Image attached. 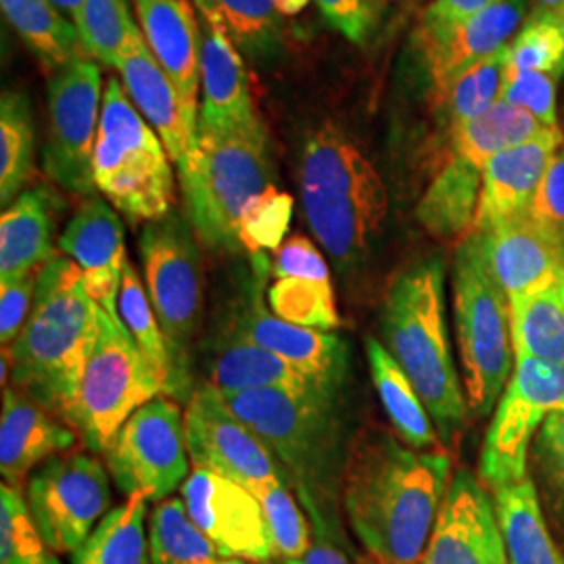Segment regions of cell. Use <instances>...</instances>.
<instances>
[{
  "label": "cell",
  "instance_id": "obj_46",
  "mask_svg": "<svg viewBox=\"0 0 564 564\" xmlns=\"http://www.w3.org/2000/svg\"><path fill=\"white\" fill-rule=\"evenodd\" d=\"M508 72H542L554 78L564 74V28L561 20H527L510 42Z\"/></svg>",
  "mask_w": 564,
  "mask_h": 564
},
{
  "label": "cell",
  "instance_id": "obj_41",
  "mask_svg": "<svg viewBox=\"0 0 564 564\" xmlns=\"http://www.w3.org/2000/svg\"><path fill=\"white\" fill-rule=\"evenodd\" d=\"M508 53L510 44L464 72L458 80L452 82L442 95L433 99L449 130L464 121L479 118L498 101L508 69Z\"/></svg>",
  "mask_w": 564,
  "mask_h": 564
},
{
  "label": "cell",
  "instance_id": "obj_28",
  "mask_svg": "<svg viewBox=\"0 0 564 564\" xmlns=\"http://www.w3.org/2000/svg\"><path fill=\"white\" fill-rule=\"evenodd\" d=\"M481 184L484 170L449 153L416 205L419 223L440 241L466 239L477 220Z\"/></svg>",
  "mask_w": 564,
  "mask_h": 564
},
{
  "label": "cell",
  "instance_id": "obj_62",
  "mask_svg": "<svg viewBox=\"0 0 564 564\" xmlns=\"http://www.w3.org/2000/svg\"><path fill=\"white\" fill-rule=\"evenodd\" d=\"M366 2H368V0H366ZM370 2H372V0H370Z\"/></svg>",
  "mask_w": 564,
  "mask_h": 564
},
{
  "label": "cell",
  "instance_id": "obj_54",
  "mask_svg": "<svg viewBox=\"0 0 564 564\" xmlns=\"http://www.w3.org/2000/svg\"><path fill=\"white\" fill-rule=\"evenodd\" d=\"M305 510L310 512V519H312V524H314V538H312V545H310L307 554L303 556L302 561H295V563L354 564L349 561V556L343 552L341 547L335 544V540L328 535L326 517H324L323 512L316 506H305Z\"/></svg>",
  "mask_w": 564,
  "mask_h": 564
},
{
  "label": "cell",
  "instance_id": "obj_49",
  "mask_svg": "<svg viewBox=\"0 0 564 564\" xmlns=\"http://www.w3.org/2000/svg\"><path fill=\"white\" fill-rule=\"evenodd\" d=\"M529 218L564 256V141L533 197Z\"/></svg>",
  "mask_w": 564,
  "mask_h": 564
},
{
  "label": "cell",
  "instance_id": "obj_13",
  "mask_svg": "<svg viewBox=\"0 0 564 564\" xmlns=\"http://www.w3.org/2000/svg\"><path fill=\"white\" fill-rule=\"evenodd\" d=\"M107 468L126 498L163 502L188 477V449L178 402L155 398L139 408L105 452Z\"/></svg>",
  "mask_w": 564,
  "mask_h": 564
},
{
  "label": "cell",
  "instance_id": "obj_10",
  "mask_svg": "<svg viewBox=\"0 0 564 564\" xmlns=\"http://www.w3.org/2000/svg\"><path fill=\"white\" fill-rule=\"evenodd\" d=\"M160 393V377L121 318L99 307L97 339L63 423L78 433L88 449L105 454L126 421Z\"/></svg>",
  "mask_w": 564,
  "mask_h": 564
},
{
  "label": "cell",
  "instance_id": "obj_18",
  "mask_svg": "<svg viewBox=\"0 0 564 564\" xmlns=\"http://www.w3.org/2000/svg\"><path fill=\"white\" fill-rule=\"evenodd\" d=\"M419 564H510L496 502L468 470L452 477Z\"/></svg>",
  "mask_w": 564,
  "mask_h": 564
},
{
  "label": "cell",
  "instance_id": "obj_40",
  "mask_svg": "<svg viewBox=\"0 0 564 564\" xmlns=\"http://www.w3.org/2000/svg\"><path fill=\"white\" fill-rule=\"evenodd\" d=\"M118 312H120L121 323L139 345L142 356L147 358V362L151 364V368L160 377L163 393L170 398L172 387H174L172 356H170L167 343L163 337L162 326L158 323V316L153 312V305L149 302L147 286L141 281L134 263L130 260L123 268Z\"/></svg>",
  "mask_w": 564,
  "mask_h": 564
},
{
  "label": "cell",
  "instance_id": "obj_15",
  "mask_svg": "<svg viewBox=\"0 0 564 564\" xmlns=\"http://www.w3.org/2000/svg\"><path fill=\"white\" fill-rule=\"evenodd\" d=\"M184 435L195 468L223 475L251 494L274 481L293 484L276 456L237 419L223 391L214 384H205L193 393L184 414Z\"/></svg>",
  "mask_w": 564,
  "mask_h": 564
},
{
  "label": "cell",
  "instance_id": "obj_60",
  "mask_svg": "<svg viewBox=\"0 0 564 564\" xmlns=\"http://www.w3.org/2000/svg\"><path fill=\"white\" fill-rule=\"evenodd\" d=\"M558 20H561V23H563V28H564V7H563V11H561V15H558Z\"/></svg>",
  "mask_w": 564,
  "mask_h": 564
},
{
  "label": "cell",
  "instance_id": "obj_53",
  "mask_svg": "<svg viewBox=\"0 0 564 564\" xmlns=\"http://www.w3.org/2000/svg\"><path fill=\"white\" fill-rule=\"evenodd\" d=\"M500 0H435L424 9L416 34H437L468 20Z\"/></svg>",
  "mask_w": 564,
  "mask_h": 564
},
{
  "label": "cell",
  "instance_id": "obj_39",
  "mask_svg": "<svg viewBox=\"0 0 564 564\" xmlns=\"http://www.w3.org/2000/svg\"><path fill=\"white\" fill-rule=\"evenodd\" d=\"M74 21L84 53L116 69L132 44L144 36L128 0H84Z\"/></svg>",
  "mask_w": 564,
  "mask_h": 564
},
{
  "label": "cell",
  "instance_id": "obj_11",
  "mask_svg": "<svg viewBox=\"0 0 564 564\" xmlns=\"http://www.w3.org/2000/svg\"><path fill=\"white\" fill-rule=\"evenodd\" d=\"M552 412H564V364L519 358L481 449L479 475L489 489L529 477L531 444Z\"/></svg>",
  "mask_w": 564,
  "mask_h": 564
},
{
  "label": "cell",
  "instance_id": "obj_36",
  "mask_svg": "<svg viewBox=\"0 0 564 564\" xmlns=\"http://www.w3.org/2000/svg\"><path fill=\"white\" fill-rule=\"evenodd\" d=\"M147 505L144 496H130L126 505L109 510L72 554V564H153L144 533Z\"/></svg>",
  "mask_w": 564,
  "mask_h": 564
},
{
  "label": "cell",
  "instance_id": "obj_14",
  "mask_svg": "<svg viewBox=\"0 0 564 564\" xmlns=\"http://www.w3.org/2000/svg\"><path fill=\"white\" fill-rule=\"evenodd\" d=\"M111 506L101 460L80 452L55 456L28 479V508L55 554H74Z\"/></svg>",
  "mask_w": 564,
  "mask_h": 564
},
{
  "label": "cell",
  "instance_id": "obj_32",
  "mask_svg": "<svg viewBox=\"0 0 564 564\" xmlns=\"http://www.w3.org/2000/svg\"><path fill=\"white\" fill-rule=\"evenodd\" d=\"M550 128L523 109L496 101L475 120L449 130V153L484 170L485 163L506 149L533 141Z\"/></svg>",
  "mask_w": 564,
  "mask_h": 564
},
{
  "label": "cell",
  "instance_id": "obj_17",
  "mask_svg": "<svg viewBox=\"0 0 564 564\" xmlns=\"http://www.w3.org/2000/svg\"><path fill=\"white\" fill-rule=\"evenodd\" d=\"M253 268L258 279L249 284L232 328L300 368L323 395L337 400L347 375V345L335 333L284 323L274 316L263 302L265 258H253Z\"/></svg>",
  "mask_w": 564,
  "mask_h": 564
},
{
  "label": "cell",
  "instance_id": "obj_52",
  "mask_svg": "<svg viewBox=\"0 0 564 564\" xmlns=\"http://www.w3.org/2000/svg\"><path fill=\"white\" fill-rule=\"evenodd\" d=\"M337 32H341L347 41H366L370 25H372V11L366 0H314Z\"/></svg>",
  "mask_w": 564,
  "mask_h": 564
},
{
  "label": "cell",
  "instance_id": "obj_48",
  "mask_svg": "<svg viewBox=\"0 0 564 564\" xmlns=\"http://www.w3.org/2000/svg\"><path fill=\"white\" fill-rule=\"evenodd\" d=\"M498 101L531 113L545 128H558L556 78L542 72H508Z\"/></svg>",
  "mask_w": 564,
  "mask_h": 564
},
{
  "label": "cell",
  "instance_id": "obj_35",
  "mask_svg": "<svg viewBox=\"0 0 564 564\" xmlns=\"http://www.w3.org/2000/svg\"><path fill=\"white\" fill-rule=\"evenodd\" d=\"M203 20L224 34L251 59L276 57L282 48L281 13L274 0H193Z\"/></svg>",
  "mask_w": 564,
  "mask_h": 564
},
{
  "label": "cell",
  "instance_id": "obj_12",
  "mask_svg": "<svg viewBox=\"0 0 564 564\" xmlns=\"http://www.w3.org/2000/svg\"><path fill=\"white\" fill-rule=\"evenodd\" d=\"M101 69L95 61H72L48 82V132L42 149L46 176L72 195L90 197L95 144L102 107Z\"/></svg>",
  "mask_w": 564,
  "mask_h": 564
},
{
  "label": "cell",
  "instance_id": "obj_45",
  "mask_svg": "<svg viewBox=\"0 0 564 564\" xmlns=\"http://www.w3.org/2000/svg\"><path fill=\"white\" fill-rule=\"evenodd\" d=\"M293 216V197L274 184L245 207L239 220V241L251 258L279 251Z\"/></svg>",
  "mask_w": 564,
  "mask_h": 564
},
{
  "label": "cell",
  "instance_id": "obj_42",
  "mask_svg": "<svg viewBox=\"0 0 564 564\" xmlns=\"http://www.w3.org/2000/svg\"><path fill=\"white\" fill-rule=\"evenodd\" d=\"M268 307L284 323L305 328L330 333L341 326L330 282L303 279L274 281L268 289Z\"/></svg>",
  "mask_w": 564,
  "mask_h": 564
},
{
  "label": "cell",
  "instance_id": "obj_59",
  "mask_svg": "<svg viewBox=\"0 0 564 564\" xmlns=\"http://www.w3.org/2000/svg\"><path fill=\"white\" fill-rule=\"evenodd\" d=\"M249 564V563H247ZM268 564H297L295 561H281V563H268Z\"/></svg>",
  "mask_w": 564,
  "mask_h": 564
},
{
  "label": "cell",
  "instance_id": "obj_58",
  "mask_svg": "<svg viewBox=\"0 0 564 564\" xmlns=\"http://www.w3.org/2000/svg\"><path fill=\"white\" fill-rule=\"evenodd\" d=\"M358 564H393V563H384L381 558H377V556H372V554H366V556H358Z\"/></svg>",
  "mask_w": 564,
  "mask_h": 564
},
{
  "label": "cell",
  "instance_id": "obj_38",
  "mask_svg": "<svg viewBox=\"0 0 564 564\" xmlns=\"http://www.w3.org/2000/svg\"><path fill=\"white\" fill-rule=\"evenodd\" d=\"M36 128L28 97L4 90L0 101V203L9 207L34 174Z\"/></svg>",
  "mask_w": 564,
  "mask_h": 564
},
{
  "label": "cell",
  "instance_id": "obj_1",
  "mask_svg": "<svg viewBox=\"0 0 564 564\" xmlns=\"http://www.w3.org/2000/svg\"><path fill=\"white\" fill-rule=\"evenodd\" d=\"M449 458L366 429L343 466V508L368 554L419 564L449 489Z\"/></svg>",
  "mask_w": 564,
  "mask_h": 564
},
{
  "label": "cell",
  "instance_id": "obj_9",
  "mask_svg": "<svg viewBox=\"0 0 564 564\" xmlns=\"http://www.w3.org/2000/svg\"><path fill=\"white\" fill-rule=\"evenodd\" d=\"M144 286L167 343L174 387L172 400L193 398V343L203 323V268L197 235L178 214L149 223L139 239Z\"/></svg>",
  "mask_w": 564,
  "mask_h": 564
},
{
  "label": "cell",
  "instance_id": "obj_27",
  "mask_svg": "<svg viewBox=\"0 0 564 564\" xmlns=\"http://www.w3.org/2000/svg\"><path fill=\"white\" fill-rule=\"evenodd\" d=\"M57 197L28 188L0 216V279L41 272L55 256Z\"/></svg>",
  "mask_w": 564,
  "mask_h": 564
},
{
  "label": "cell",
  "instance_id": "obj_31",
  "mask_svg": "<svg viewBox=\"0 0 564 564\" xmlns=\"http://www.w3.org/2000/svg\"><path fill=\"white\" fill-rule=\"evenodd\" d=\"M366 356L370 377L383 403L384 414L403 444L414 449H429L437 445L435 423L424 408L419 391L414 389L402 366L387 351L383 343L366 339Z\"/></svg>",
  "mask_w": 564,
  "mask_h": 564
},
{
  "label": "cell",
  "instance_id": "obj_29",
  "mask_svg": "<svg viewBox=\"0 0 564 564\" xmlns=\"http://www.w3.org/2000/svg\"><path fill=\"white\" fill-rule=\"evenodd\" d=\"M228 337L230 339L220 345L212 364V384L223 393L282 389L297 395H323L300 368L282 360L281 356L251 341L235 328Z\"/></svg>",
  "mask_w": 564,
  "mask_h": 564
},
{
  "label": "cell",
  "instance_id": "obj_33",
  "mask_svg": "<svg viewBox=\"0 0 564 564\" xmlns=\"http://www.w3.org/2000/svg\"><path fill=\"white\" fill-rule=\"evenodd\" d=\"M4 20L39 57L46 72H59L80 59L82 44L76 23L61 15L51 0H0Z\"/></svg>",
  "mask_w": 564,
  "mask_h": 564
},
{
  "label": "cell",
  "instance_id": "obj_19",
  "mask_svg": "<svg viewBox=\"0 0 564 564\" xmlns=\"http://www.w3.org/2000/svg\"><path fill=\"white\" fill-rule=\"evenodd\" d=\"M527 11V0H500L444 32L416 34V46L433 86V99L464 72L510 44V39L523 28Z\"/></svg>",
  "mask_w": 564,
  "mask_h": 564
},
{
  "label": "cell",
  "instance_id": "obj_7",
  "mask_svg": "<svg viewBox=\"0 0 564 564\" xmlns=\"http://www.w3.org/2000/svg\"><path fill=\"white\" fill-rule=\"evenodd\" d=\"M158 132L144 121L118 78L102 93L95 144V184L134 223H158L172 214L174 172Z\"/></svg>",
  "mask_w": 564,
  "mask_h": 564
},
{
  "label": "cell",
  "instance_id": "obj_30",
  "mask_svg": "<svg viewBox=\"0 0 564 564\" xmlns=\"http://www.w3.org/2000/svg\"><path fill=\"white\" fill-rule=\"evenodd\" d=\"M494 502L505 535L508 563L564 564V552L545 521L544 508L531 475L519 484L496 489Z\"/></svg>",
  "mask_w": 564,
  "mask_h": 564
},
{
  "label": "cell",
  "instance_id": "obj_2",
  "mask_svg": "<svg viewBox=\"0 0 564 564\" xmlns=\"http://www.w3.org/2000/svg\"><path fill=\"white\" fill-rule=\"evenodd\" d=\"M99 305L88 295L80 265L57 256L41 268L36 297L7 356L11 381L53 416L65 419L97 339Z\"/></svg>",
  "mask_w": 564,
  "mask_h": 564
},
{
  "label": "cell",
  "instance_id": "obj_56",
  "mask_svg": "<svg viewBox=\"0 0 564 564\" xmlns=\"http://www.w3.org/2000/svg\"><path fill=\"white\" fill-rule=\"evenodd\" d=\"M274 4L282 18H289V15H300L310 4V0H274Z\"/></svg>",
  "mask_w": 564,
  "mask_h": 564
},
{
  "label": "cell",
  "instance_id": "obj_51",
  "mask_svg": "<svg viewBox=\"0 0 564 564\" xmlns=\"http://www.w3.org/2000/svg\"><path fill=\"white\" fill-rule=\"evenodd\" d=\"M274 281L303 279V281L330 282V270L321 249L302 235L284 239L272 263Z\"/></svg>",
  "mask_w": 564,
  "mask_h": 564
},
{
  "label": "cell",
  "instance_id": "obj_6",
  "mask_svg": "<svg viewBox=\"0 0 564 564\" xmlns=\"http://www.w3.org/2000/svg\"><path fill=\"white\" fill-rule=\"evenodd\" d=\"M452 303L466 402L475 414L487 416L512 377L514 343L510 302L491 272L479 232H470L456 249Z\"/></svg>",
  "mask_w": 564,
  "mask_h": 564
},
{
  "label": "cell",
  "instance_id": "obj_50",
  "mask_svg": "<svg viewBox=\"0 0 564 564\" xmlns=\"http://www.w3.org/2000/svg\"><path fill=\"white\" fill-rule=\"evenodd\" d=\"M39 272L0 279V341L2 351H9L18 341L36 297Z\"/></svg>",
  "mask_w": 564,
  "mask_h": 564
},
{
  "label": "cell",
  "instance_id": "obj_25",
  "mask_svg": "<svg viewBox=\"0 0 564 564\" xmlns=\"http://www.w3.org/2000/svg\"><path fill=\"white\" fill-rule=\"evenodd\" d=\"M479 235L484 237L491 272L505 289L508 302L564 281L563 251L531 223L529 214Z\"/></svg>",
  "mask_w": 564,
  "mask_h": 564
},
{
  "label": "cell",
  "instance_id": "obj_34",
  "mask_svg": "<svg viewBox=\"0 0 564 564\" xmlns=\"http://www.w3.org/2000/svg\"><path fill=\"white\" fill-rule=\"evenodd\" d=\"M514 360L564 364V281L510 300Z\"/></svg>",
  "mask_w": 564,
  "mask_h": 564
},
{
  "label": "cell",
  "instance_id": "obj_20",
  "mask_svg": "<svg viewBox=\"0 0 564 564\" xmlns=\"http://www.w3.org/2000/svg\"><path fill=\"white\" fill-rule=\"evenodd\" d=\"M59 249L80 265L88 295L120 318L118 300L128 256L118 212L97 197L86 199L61 232Z\"/></svg>",
  "mask_w": 564,
  "mask_h": 564
},
{
  "label": "cell",
  "instance_id": "obj_24",
  "mask_svg": "<svg viewBox=\"0 0 564 564\" xmlns=\"http://www.w3.org/2000/svg\"><path fill=\"white\" fill-rule=\"evenodd\" d=\"M144 41L184 105L199 113L203 28L191 0H132Z\"/></svg>",
  "mask_w": 564,
  "mask_h": 564
},
{
  "label": "cell",
  "instance_id": "obj_44",
  "mask_svg": "<svg viewBox=\"0 0 564 564\" xmlns=\"http://www.w3.org/2000/svg\"><path fill=\"white\" fill-rule=\"evenodd\" d=\"M0 564H61L42 540L20 489H0Z\"/></svg>",
  "mask_w": 564,
  "mask_h": 564
},
{
  "label": "cell",
  "instance_id": "obj_16",
  "mask_svg": "<svg viewBox=\"0 0 564 564\" xmlns=\"http://www.w3.org/2000/svg\"><path fill=\"white\" fill-rule=\"evenodd\" d=\"M188 517L226 556L268 564L276 556L272 531L260 500L242 485L195 468L181 487Z\"/></svg>",
  "mask_w": 564,
  "mask_h": 564
},
{
  "label": "cell",
  "instance_id": "obj_5",
  "mask_svg": "<svg viewBox=\"0 0 564 564\" xmlns=\"http://www.w3.org/2000/svg\"><path fill=\"white\" fill-rule=\"evenodd\" d=\"M178 181L197 239L226 253L241 251L242 212L274 181L272 147L263 123L216 130L199 121L197 142L178 163Z\"/></svg>",
  "mask_w": 564,
  "mask_h": 564
},
{
  "label": "cell",
  "instance_id": "obj_8",
  "mask_svg": "<svg viewBox=\"0 0 564 564\" xmlns=\"http://www.w3.org/2000/svg\"><path fill=\"white\" fill-rule=\"evenodd\" d=\"M224 400L284 466L303 506H316L324 514L339 442L337 400L282 389L224 393Z\"/></svg>",
  "mask_w": 564,
  "mask_h": 564
},
{
  "label": "cell",
  "instance_id": "obj_57",
  "mask_svg": "<svg viewBox=\"0 0 564 564\" xmlns=\"http://www.w3.org/2000/svg\"><path fill=\"white\" fill-rule=\"evenodd\" d=\"M59 11H67V13H72V15H76L78 11H80L82 4H84V0H51Z\"/></svg>",
  "mask_w": 564,
  "mask_h": 564
},
{
  "label": "cell",
  "instance_id": "obj_3",
  "mask_svg": "<svg viewBox=\"0 0 564 564\" xmlns=\"http://www.w3.org/2000/svg\"><path fill=\"white\" fill-rule=\"evenodd\" d=\"M303 212L339 268L362 262L383 232L389 195L381 174L339 126L324 121L303 142Z\"/></svg>",
  "mask_w": 564,
  "mask_h": 564
},
{
  "label": "cell",
  "instance_id": "obj_37",
  "mask_svg": "<svg viewBox=\"0 0 564 564\" xmlns=\"http://www.w3.org/2000/svg\"><path fill=\"white\" fill-rule=\"evenodd\" d=\"M149 554L153 564H247L226 556L186 512L182 498L163 500L149 519Z\"/></svg>",
  "mask_w": 564,
  "mask_h": 564
},
{
  "label": "cell",
  "instance_id": "obj_4",
  "mask_svg": "<svg viewBox=\"0 0 564 564\" xmlns=\"http://www.w3.org/2000/svg\"><path fill=\"white\" fill-rule=\"evenodd\" d=\"M383 345L419 391L440 437L452 442L466 423L468 402L445 323V270L437 258L416 263L389 284Z\"/></svg>",
  "mask_w": 564,
  "mask_h": 564
},
{
  "label": "cell",
  "instance_id": "obj_55",
  "mask_svg": "<svg viewBox=\"0 0 564 564\" xmlns=\"http://www.w3.org/2000/svg\"><path fill=\"white\" fill-rule=\"evenodd\" d=\"M563 7L564 0H529L527 20H544V18L558 20Z\"/></svg>",
  "mask_w": 564,
  "mask_h": 564
},
{
  "label": "cell",
  "instance_id": "obj_23",
  "mask_svg": "<svg viewBox=\"0 0 564 564\" xmlns=\"http://www.w3.org/2000/svg\"><path fill=\"white\" fill-rule=\"evenodd\" d=\"M78 440L69 424L57 423L46 408L18 387L2 389L0 473L4 485L21 491L34 466L69 452Z\"/></svg>",
  "mask_w": 564,
  "mask_h": 564
},
{
  "label": "cell",
  "instance_id": "obj_21",
  "mask_svg": "<svg viewBox=\"0 0 564 564\" xmlns=\"http://www.w3.org/2000/svg\"><path fill=\"white\" fill-rule=\"evenodd\" d=\"M561 128H550L533 141L506 149L485 163L475 232L529 214L552 158L563 144Z\"/></svg>",
  "mask_w": 564,
  "mask_h": 564
},
{
  "label": "cell",
  "instance_id": "obj_26",
  "mask_svg": "<svg viewBox=\"0 0 564 564\" xmlns=\"http://www.w3.org/2000/svg\"><path fill=\"white\" fill-rule=\"evenodd\" d=\"M203 101L199 121L216 130H245L262 123L249 90L241 53L220 28L203 20Z\"/></svg>",
  "mask_w": 564,
  "mask_h": 564
},
{
  "label": "cell",
  "instance_id": "obj_61",
  "mask_svg": "<svg viewBox=\"0 0 564 564\" xmlns=\"http://www.w3.org/2000/svg\"><path fill=\"white\" fill-rule=\"evenodd\" d=\"M389 2H408V0H389Z\"/></svg>",
  "mask_w": 564,
  "mask_h": 564
},
{
  "label": "cell",
  "instance_id": "obj_43",
  "mask_svg": "<svg viewBox=\"0 0 564 564\" xmlns=\"http://www.w3.org/2000/svg\"><path fill=\"white\" fill-rule=\"evenodd\" d=\"M531 479L564 538V412H552L531 444Z\"/></svg>",
  "mask_w": 564,
  "mask_h": 564
},
{
  "label": "cell",
  "instance_id": "obj_47",
  "mask_svg": "<svg viewBox=\"0 0 564 564\" xmlns=\"http://www.w3.org/2000/svg\"><path fill=\"white\" fill-rule=\"evenodd\" d=\"M284 481L263 485L253 496L260 500L272 531L276 556L282 561H302L307 554L312 538L302 508Z\"/></svg>",
  "mask_w": 564,
  "mask_h": 564
},
{
  "label": "cell",
  "instance_id": "obj_22",
  "mask_svg": "<svg viewBox=\"0 0 564 564\" xmlns=\"http://www.w3.org/2000/svg\"><path fill=\"white\" fill-rule=\"evenodd\" d=\"M128 97L162 139L172 162H184L199 134V113L182 101L176 86L153 57L144 36L132 44L118 65Z\"/></svg>",
  "mask_w": 564,
  "mask_h": 564
}]
</instances>
